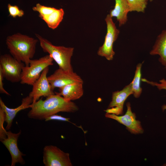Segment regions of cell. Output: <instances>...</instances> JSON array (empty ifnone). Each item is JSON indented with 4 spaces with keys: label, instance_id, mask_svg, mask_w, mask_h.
<instances>
[{
    "label": "cell",
    "instance_id": "6da1fadb",
    "mask_svg": "<svg viewBox=\"0 0 166 166\" xmlns=\"http://www.w3.org/2000/svg\"><path fill=\"white\" fill-rule=\"evenodd\" d=\"M28 113L30 118L42 120L59 112L73 113L78 110L77 105L72 101H68L62 96L56 94L41 98L31 105Z\"/></svg>",
    "mask_w": 166,
    "mask_h": 166
},
{
    "label": "cell",
    "instance_id": "7a4b0ae2",
    "mask_svg": "<svg viewBox=\"0 0 166 166\" xmlns=\"http://www.w3.org/2000/svg\"><path fill=\"white\" fill-rule=\"evenodd\" d=\"M38 41L37 39L19 33L8 36L6 40L11 55L26 66L29 65L34 57Z\"/></svg>",
    "mask_w": 166,
    "mask_h": 166
},
{
    "label": "cell",
    "instance_id": "3957f363",
    "mask_svg": "<svg viewBox=\"0 0 166 166\" xmlns=\"http://www.w3.org/2000/svg\"><path fill=\"white\" fill-rule=\"evenodd\" d=\"M35 35L43 51L49 53L58 65L59 68L69 72L73 71L71 64L73 48L55 45L39 34H36Z\"/></svg>",
    "mask_w": 166,
    "mask_h": 166
},
{
    "label": "cell",
    "instance_id": "277c9868",
    "mask_svg": "<svg viewBox=\"0 0 166 166\" xmlns=\"http://www.w3.org/2000/svg\"><path fill=\"white\" fill-rule=\"evenodd\" d=\"M53 59L49 55L38 59H31L29 65L22 68L20 83L32 85L39 78L43 71L53 64Z\"/></svg>",
    "mask_w": 166,
    "mask_h": 166
},
{
    "label": "cell",
    "instance_id": "5b68a950",
    "mask_svg": "<svg viewBox=\"0 0 166 166\" xmlns=\"http://www.w3.org/2000/svg\"><path fill=\"white\" fill-rule=\"evenodd\" d=\"M112 18L109 14H108L105 19L107 25L106 34L103 44L99 48L97 52L99 56L104 57L109 61L113 59L115 54L113 45L120 33V30L117 28Z\"/></svg>",
    "mask_w": 166,
    "mask_h": 166
},
{
    "label": "cell",
    "instance_id": "8992f818",
    "mask_svg": "<svg viewBox=\"0 0 166 166\" xmlns=\"http://www.w3.org/2000/svg\"><path fill=\"white\" fill-rule=\"evenodd\" d=\"M25 64L14 58L11 55L5 54L0 57V68L7 80L12 83L20 82L22 68Z\"/></svg>",
    "mask_w": 166,
    "mask_h": 166
},
{
    "label": "cell",
    "instance_id": "52a82bcc",
    "mask_svg": "<svg viewBox=\"0 0 166 166\" xmlns=\"http://www.w3.org/2000/svg\"><path fill=\"white\" fill-rule=\"evenodd\" d=\"M43 162L45 166H72L68 153L56 146H45L43 149Z\"/></svg>",
    "mask_w": 166,
    "mask_h": 166
},
{
    "label": "cell",
    "instance_id": "ba28073f",
    "mask_svg": "<svg viewBox=\"0 0 166 166\" xmlns=\"http://www.w3.org/2000/svg\"><path fill=\"white\" fill-rule=\"evenodd\" d=\"M126 105L127 110L124 115L119 116L114 114L106 113L105 115V117L114 120L124 125L127 129L132 133H142L144 129L141 122L136 119L135 113L132 112L130 103L127 102Z\"/></svg>",
    "mask_w": 166,
    "mask_h": 166
},
{
    "label": "cell",
    "instance_id": "9c48e42d",
    "mask_svg": "<svg viewBox=\"0 0 166 166\" xmlns=\"http://www.w3.org/2000/svg\"><path fill=\"white\" fill-rule=\"evenodd\" d=\"M49 70V67H48L43 71L39 78L32 85V90L29 96L33 99L32 103L38 101L41 97H47L54 94L47 78Z\"/></svg>",
    "mask_w": 166,
    "mask_h": 166
},
{
    "label": "cell",
    "instance_id": "30bf717a",
    "mask_svg": "<svg viewBox=\"0 0 166 166\" xmlns=\"http://www.w3.org/2000/svg\"><path fill=\"white\" fill-rule=\"evenodd\" d=\"M131 83L125 86L122 90L113 93L112 100L108 108L104 111L106 113L122 115L123 113L124 101L128 97L133 94Z\"/></svg>",
    "mask_w": 166,
    "mask_h": 166
},
{
    "label": "cell",
    "instance_id": "8fae6325",
    "mask_svg": "<svg viewBox=\"0 0 166 166\" xmlns=\"http://www.w3.org/2000/svg\"><path fill=\"white\" fill-rule=\"evenodd\" d=\"M52 89L60 88L75 82H83L81 77L73 71L69 72L59 68L47 77Z\"/></svg>",
    "mask_w": 166,
    "mask_h": 166
},
{
    "label": "cell",
    "instance_id": "7c38bea8",
    "mask_svg": "<svg viewBox=\"0 0 166 166\" xmlns=\"http://www.w3.org/2000/svg\"><path fill=\"white\" fill-rule=\"evenodd\" d=\"M21 133V131L17 133H13L10 131H7V137L1 141L10 153L11 166H14L18 163L22 164H25L22 156L26 155L20 151L18 146V140Z\"/></svg>",
    "mask_w": 166,
    "mask_h": 166
},
{
    "label": "cell",
    "instance_id": "4fadbf2b",
    "mask_svg": "<svg viewBox=\"0 0 166 166\" xmlns=\"http://www.w3.org/2000/svg\"><path fill=\"white\" fill-rule=\"evenodd\" d=\"M32 103V98L28 95L22 98L21 104L19 106L15 108H10L5 105L0 98V107L3 110L5 114V122L7 123L6 130L10 129L13 120L17 113L21 110L30 108Z\"/></svg>",
    "mask_w": 166,
    "mask_h": 166
},
{
    "label": "cell",
    "instance_id": "5bb4252c",
    "mask_svg": "<svg viewBox=\"0 0 166 166\" xmlns=\"http://www.w3.org/2000/svg\"><path fill=\"white\" fill-rule=\"evenodd\" d=\"M83 82H75L67 84L59 88V92L56 94L63 97L68 101L80 98L83 95Z\"/></svg>",
    "mask_w": 166,
    "mask_h": 166
},
{
    "label": "cell",
    "instance_id": "9a60e30c",
    "mask_svg": "<svg viewBox=\"0 0 166 166\" xmlns=\"http://www.w3.org/2000/svg\"><path fill=\"white\" fill-rule=\"evenodd\" d=\"M129 12V6L126 0H115L114 7L110 10L109 14L112 18H116L119 26H121L127 21V14Z\"/></svg>",
    "mask_w": 166,
    "mask_h": 166
},
{
    "label": "cell",
    "instance_id": "2e32d148",
    "mask_svg": "<svg viewBox=\"0 0 166 166\" xmlns=\"http://www.w3.org/2000/svg\"><path fill=\"white\" fill-rule=\"evenodd\" d=\"M150 54L159 55V61L163 65L166 66V30L163 31L158 36Z\"/></svg>",
    "mask_w": 166,
    "mask_h": 166
},
{
    "label": "cell",
    "instance_id": "e0dca14e",
    "mask_svg": "<svg viewBox=\"0 0 166 166\" xmlns=\"http://www.w3.org/2000/svg\"><path fill=\"white\" fill-rule=\"evenodd\" d=\"M64 15V11L62 8H56L52 13L41 19L49 28L54 30L57 27L61 22Z\"/></svg>",
    "mask_w": 166,
    "mask_h": 166
},
{
    "label": "cell",
    "instance_id": "ac0fdd59",
    "mask_svg": "<svg viewBox=\"0 0 166 166\" xmlns=\"http://www.w3.org/2000/svg\"><path fill=\"white\" fill-rule=\"evenodd\" d=\"M142 64H138L136 67V70L133 79L131 82L133 94L136 98H138L142 91V89L140 87V80L141 76V68Z\"/></svg>",
    "mask_w": 166,
    "mask_h": 166
},
{
    "label": "cell",
    "instance_id": "d6986e66",
    "mask_svg": "<svg viewBox=\"0 0 166 166\" xmlns=\"http://www.w3.org/2000/svg\"><path fill=\"white\" fill-rule=\"evenodd\" d=\"M128 4L129 12L136 11L144 12L148 0H126Z\"/></svg>",
    "mask_w": 166,
    "mask_h": 166
},
{
    "label": "cell",
    "instance_id": "ffe728a7",
    "mask_svg": "<svg viewBox=\"0 0 166 166\" xmlns=\"http://www.w3.org/2000/svg\"><path fill=\"white\" fill-rule=\"evenodd\" d=\"M32 9L34 11L38 13L39 17L41 19L52 13L56 8L45 6L38 3Z\"/></svg>",
    "mask_w": 166,
    "mask_h": 166
},
{
    "label": "cell",
    "instance_id": "44dd1931",
    "mask_svg": "<svg viewBox=\"0 0 166 166\" xmlns=\"http://www.w3.org/2000/svg\"><path fill=\"white\" fill-rule=\"evenodd\" d=\"M7 8L9 13V16L13 18L21 17L24 14V11L20 9L17 5H12L9 3L7 5Z\"/></svg>",
    "mask_w": 166,
    "mask_h": 166
},
{
    "label": "cell",
    "instance_id": "7402d4cb",
    "mask_svg": "<svg viewBox=\"0 0 166 166\" xmlns=\"http://www.w3.org/2000/svg\"><path fill=\"white\" fill-rule=\"evenodd\" d=\"M5 121V114L3 110L0 107V141L7 137L6 130L4 128V123Z\"/></svg>",
    "mask_w": 166,
    "mask_h": 166
},
{
    "label": "cell",
    "instance_id": "603a6c76",
    "mask_svg": "<svg viewBox=\"0 0 166 166\" xmlns=\"http://www.w3.org/2000/svg\"><path fill=\"white\" fill-rule=\"evenodd\" d=\"M70 119L69 118L61 116V115L55 114L47 117L45 120L46 121L51 120H55L62 121L68 122L73 124L81 128L83 130L82 128L81 127L77 126L75 124L71 122V121H69Z\"/></svg>",
    "mask_w": 166,
    "mask_h": 166
},
{
    "label": "cell",
    "instance_id": "cb8c5ba5",
    "mask_svg": "<svg viewBox=\"0 0 166 166\" xmlns=\"http://www.w3.org/2000/svg\"><path fill=\"white\" fill-rule=\"evenodd\" d=\"M4 77L2 71V69L0 68V93H4L8 95L10 94L3 87V80Z\"/></svg>",
    "mask_w": 166,
    "mask_h": 166
},
{
    "label": "cell",
    "instance_id": "d4e9b609",
    "mask_svg": "<svg viewBox=\"0 0 166 166\" xmlns=\"http://www.w3.org/2000/svg\"><path fill=\"white\" fill-rule=\"evenodd\" d=\"M162 109L163 111L166 110V105H164L162 106Z\"/></svg>",
    "mask_w": 166,
    "mask_h": 166
},
{
    "label": "cell",
    "instance_id": "484cf974",
    "mask_svg": "<svg viewBox=\"0 0 166 166\" xmlns=\"http://www.w3.org/2000/svg\"><path fill=\"white\" fill-rule=\"evenodd\" d=\"M163 166H166V163L165 164H164Z\"/></svg>",
    "mask_w": 166,
    "mask_h": 166
},
{
    "label": "cell",
    "instance_id": "4316f807",
    "mask_svg": "<svg viewBox=\"0 0 166 166\" xmlns=\"http://www.w3.org/2000/svg\"><path fill=\"white\" fill-rule=\"evenodd\" d=\"M149 0L150 1H152L153 0Z\"/></svg>",
    "mask_w": 166,
    "mask_h": 166
},
{
    "label": "cell",
    "instance_id": "83f0119b",
    "mask_svg": "<svg viewBox=\"0 0 166 166\" xmlns=\"http://www.w3.org/2000/svg\"><path fill=\"white\" fill-rule=\"evenodd\" d=\"M165 68H166V66H165Z\"/></svg>",
    "mask_w": 166,
    "mask_h": 166
}]
</instances>
